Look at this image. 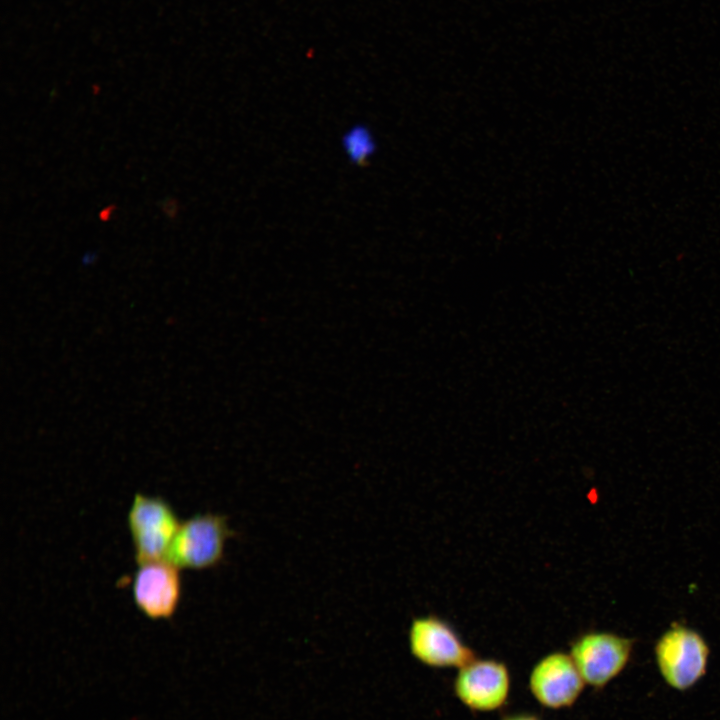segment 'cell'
<instances>
[{"label":"cell","mask_w":720,"mask_h":720,"mask_svg":"<svg viewBox=\"0 0 720 720\" xmlns=\"http://www.w3.org/2000/svg\"><path fill=\"white\" fill-rule=\"evenodd\" d=\"M179 568L167 560L140 564L132 583L136 607L152 620L173 617L181 599Z\"/></svg>","instance_id":"obj_7"},{"label":"cell","mask_w":720,"mask_h":720,"mask_svg":"<svg viewBox=\"0 0 720 720\" xmlns=\"http://www.w3.org/2000/svg\"><path fill=\"white\" fill-rule=\"evenodd\" d=\"M503 720H540L537 716L531 714H517L504 718Z\"/></svg>","instance_id":"obj_10"},{"label":"cell","mask_w":720,"mask_h":720,"mask_svg":"<svg viewBox=\"0 0 720 720\" xmlns=\"http://www.w3.org/2000/svg\"><path fill=\"white\" fill-rule=\"evenodd\" d=\"M235 535L226 516L195 514L181 522L165 560L179 569L217 567L224 561L226 542Z\"/></svg>","instance_id":"obj_1"},{"label":"cell","mask_w":720,"mask_h":720,"mask_svg":"<svg viewBox=\"0 0 720 720\" xmlns=\"http://www.w3.org/2000/svg\"><path fill=\"white\" fill-rule=\"evenodd\" d=\"M511 677L505 663L474 658L458 669L454 680L456 697L469 709L491 712L507 701Z\"/></svg>","instance_id":"obj_6"},{"label":"cell","mask_w":720,"mask_h":720,"mask_svg":"<svg viewBox=\"0 0 720 720\" xmlns=\"http://www.w3.org/2000/svg\"><path fill=\"white\" fill-rule=\"evenodd\" d=\"M408 644L413 657L432 668L459 669L476 658L454 628L435 615L412 620Z\"/></svg>","instance_id":"obj_5"},{"label":"cell","mask_w":720,"mask_h":720,"mask_svg":"<svg viewBox=\"0 0 720 720\" xmlns=\"http://www.w3.org/2000/svg\"><path fill=\"white\" fill-rule=\"evenodd\" d=\"M138 565L165 560L181 524L173 507L160 496L136 493L127 514Z\"/></svg>","instance_id":"obj_2"},{"label":"cell","mask_w":720,"mask_h":720,"mask_svg":"<svg viewBox=\"0 0 720 720\" xmlns=\"http://www.w3.org/2000/svg\"><path fill=\"white\" fill-rule=\"evenodd\" d=\"M654 651L662 678L675 690L692 688L706 674L709 646L691 628L673 624L657 640Z\"/></svg>","instance_id":"obj_3"},{"label":"cell","mask_w":720,"mask_h":720,"mask_svg":"<svg viewBox=\"0 0 720 720\" xmlns=\"http://www.w3.org/2000/svg\"><path fill=\"white\" fill-rule=\"evenodd\" d=\"M633 640L610 632H588L571 644L570 656L585 683L600 689L629 662Z\"/></svg>","instance_id":"obj_4"},{"label":"cell","mask_w":720,"mask_h":720,"mask_svg":"<svg viewBox=\"0 0 720 720\" xmlns=\"http://www.w3.org/2000/svg\"><path fill=\"white\" fill-rule=\"evenodd\" d=\"M344 144L351 159L359 164L365 161L374 150L369 133L361 127L352 129L345 136Z\"/></svg>","instance_id":"obj_9"},{"label":"cell","mask_w":720,"mask_h":720,"mask_svg":"<svg viewBox=\"0 0 720 720\" xmlns=\"http://www.w3.org/2000/svg\"><path fill=\"white\" fill-rule=\"evenodd\" d=\"M585 684L570 654L561 651L542 657L529 675V689L533 697L550 709L572 706Z\"/></svg>","instance_id":"obj_8"}]
</instances>
